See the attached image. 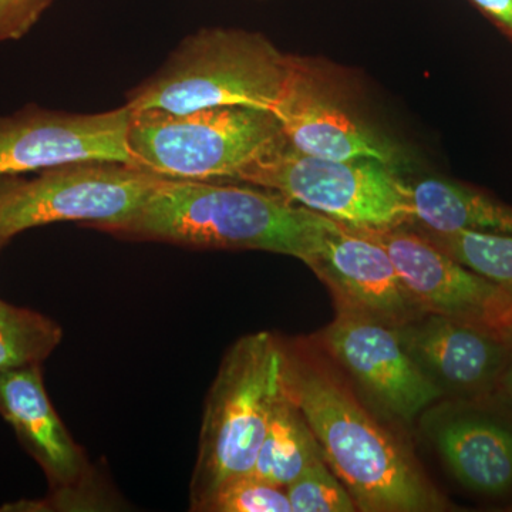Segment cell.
Wrapping results in <instances>:
<instances>
[{
	"instance_id": "277c9868",
	"label": "cell",
	"mask_w": 512,
	"mask_h": 512,
	"mask_svg": "<svg viewBox=\"0 0 512 512\" xmlns=\"http://www.w3.org/2000/svg\"><path fill=\"white\" fill-rule=\"evenodd\" d=\"M286 348L268 332L242 336L229 348L205 400L191 508L252 473L266 427L285 392Z\"/></svg>"
},
{
	"instance_id": "6da1fadb",
	"label": "cell",
	"mask_w": 512,
	"mask_h": 512,
	"mask_svg": "<svg viewBox=\"0 0 512 512\" xmlns=\"http://www.w3.org/2000/svg\"><path fill=\"white\" fill-rule=\"evenodd\" d=\"M285 384L357 510H446L447 501L424 476L412 453L329 370L286 348Z\"/></svg>"
},
{
	"instance_id": "2e32d148",
	"label": "cell",
	"mask_w": 512,
	"mask_h": 512,
	"mask_svg": "<svg viewBox=\"0 0 512 512\" xmlns=\"http://www.w3.org/2000/svg\"><path fill=\"white\" fill-rule=\"evenodd\" d=\"M413 224L437 232L474 231L512 238V205L443 177L409 183Z\"/></svg>"
},
{
	"instance_id": "ac0fdd59",
	"label": "cell",
	"mask_w": 512,
	"mask_h": 512,
	"mask_svg": "<svg viewBox=\"0 0 512 512\" xmlns=\"http://www.w3.org/2000/svg\"><path fill=\"white\" fill-rule=\"evenodd\" d=\"M62 338L55 320L0 299V372L42 365Z\"/></svg>"
},
{
	"instance_id": "9a60e30c",
	"label": "cell",
	"mask_w": 512,
	"mask_h": 512,
	"mask_svg": "<svg viewBox=\"0 0 512 512\" xmlns=\"http://www.w3.org/2000/svg\"><path fill=\"white\" fill-rule=\"evenodd\" d=\"M0 414L63 494L82 490L90 466L47 396L40 365L0 372Z\"/></svg>"
},
{
	"instance_id": "3957f363",
	"label": "cell",
	"mask_w": 512,
	"mask_h": 512,
	"mask_svg": "<svg viewBox=\"0 0 512 512\" xmlns=\"http://www.w3.org/2000/svg\"><path fill=\"white\" fill-rule=\"evenodd\" d=\"M292 55L249 30L207 28L185 37L167 62L127 97L133 111L181 114L214 107L271 111Z\"/></svg>"
},
{
	"instance_id": "e0dca14e",
	"label": "cell",
	"mask_w": 512,
	"mask_h": 512,
	"mask_svg": "<svg viewBox=\"0 0 512 512\" xmlns=\"http://www.w3.org/2000/svg\"><path fill=\"white\" fill-rule=\"evenodd\" d=\"M320 458L323 456L318 439L285 384V392L266 427L252 474L286 488Z\"/></svg>"
},
{
	"instance_id": "8992f818",
	"label": "cell",
	"mask_w": 512,
	"mask_h": 512,
	"mask_svg": "<svg viewBox=\"0 0 512 512\" xmlns=\"http://www.w3.org/2000/svg\"><path fill=\"white\" fill-rule=\"evenodd\" d=\"M238 183L284 195L289 201L359 229L413 224L409 183L375 160H328L285 143L245 170Z\"/></svg>"
},
{
	"instance_id": "9c48e42d",
	"label": "cell",
	"mask_w": 512,
	"mask_h": 512,
	"mask_svg": "<svg viewBox=\"0 0 512 512\" xmlns=\"http://www.w3.org/2000/svg\"><path fill=\"white\" fill-rule=\"evenodd\" d=\"M359 231L386 249L403 284L424 311L493 330L512 342V298L500 286L407 225Z\"/></svg>"
},
{
	"instance_id": "d6986e66",
	"label": "cell",
	"mask_w": 512,
	"mask_h": 512,
	"mask_svg": "<svg viewBox=\"0 0 512 512\" xmlns=\"http://www.w3.org/2000/svg\"><path fill=\"white\" fill-rule=\"evenodd\" d=\"M417 231L471 271L500 286L512 298V238L485 232Z\"/></svg>"
},
{
	"instance_id": "44dd1931",
	"label": "cell",
	"mask_w": 512,
	"mask_h": 512,
	"mask_svg": "<svg viewBox=\"0 0 512 512\" xmlns=\"http://www.w3.org/2000/svg\"><path fill=\"white\" fill-rule=\"evenodd\" d=\"M207 512H292L285 488L255 474L234 478L221 485L202 505Z\"/></svg>"
},
{
	"instance_id": "5b68a950",
	"label": "cell",
	"mask_w": 512,
	"mask_h": 512,
	"mask_svg": "<svg viewBox=\"0 0 512 512\" xmlns=\"http://www.w3.org/2000/svg\"><path fill=\"white\" fill-rule=\"evenodd\" d=\"M285 143L271 111L248 107L133 111L127 136L131 164L141 170L167 180L215 183H238L252 164Z\"/></svg>"
},
{
	"instance_id": "5bb4252c",
	"label": "cell",
	"mask_w": 512,
	"mask_h": 512,
	"mask_svg": "<svg viewBox=\"0 0 512 512\" xmlns=\"http://www.w3.org/2000/svg\"><path fill=\"white\" fill-rule=\"evenodd\" d=\"M473 402L431 406L421 414V427L461 485L503 495L512 490V427Z\"/></svg>"
},
{
	"instance_id": "7c38bea8",
	"label": "cell",
	"mask_w": 512,
	"mask_h": 512,
	"mask_svg": "<svg viewBox=\"0 0 512 512\" xmlns=\"http://www.w3.org/2000/svg\"><path fill=\"white\" fill-rule=\"evenodd\" d=\"M303 264L328 286L338 312L394 328L427 313L403 284L386 249L349 225L330 220Z\"/></svg>"
},
{
	"instance_id": "4fadbf2b",
	"label": "cell",
	"mask_w": 512,
	"mask_h": 512,
	"mask_svg": "<svg viewBox=\"0 0 512 512\" xmlns=\"http://www.w3.org/2000/svg\"><path fill=\"white\" fill-rule=\"evenodd\" d=\"M396 330L421 372L453 399L477 400L490 393L510 357V339L439 313H424Z\"/></svg>"
},
{
	"instance_id": "8fae6325",
	"label": "cell",
	"mask_w": 512,
	"mask_h": 512,
	"mask_svg": "<svg viewBox=\"0 0 512 512\" xmlns=\"http://www.w3.org/2000/svg\"><path fill=\"white\" fill-rule=\"evenodd\" d=\"M322 339L367 397L402 423H413L444 397L404 348L394 326L338 312Z\"/></svg>"
},
{
	"instance_id": "ba28073f",
	"label": "cell",
	"mask_w": 512,
	"mask_h": 512,
	"mask_svg": "<svg viewBox=\"0 0 512 512\" xmlns=\"http://www.w3.org/2000/svg\"><path fill=\"white\" fill-rule=\"evenodd\" d=\"M272 114L286 143L328 160H375L399 171L404 151L360 106L340 67L313 57L292 56L284 90Z\"/></svg>"
},
{
	"instance_id": "7402d4cb",
	"label": "cell",
	"mask_w": 512,
	"mask_h": 512,
	"mask_svg": "<svg viewBox=\"0 0 512 512\" xmlns=\"http://www.w3.org/2000/svg\"><path fill=\"white\" fill-rule=\"evenodd\" d=\"M53 0H0V43L28 35Z\"/></svg>"
},
{
	"instance_id": "7a4b0ae2",
	"label": "cell",
	"mask_w": 512,
	"mask_h": 512,
	"mask_svg": "<svg viewBox=\"0 0 512 512\" xmlns=\"http://www.w3.org/2000/svg\"><path fill=\"white\" fill-rule=\"evenodd\" d=\"M330 218L266 188L163 178L109 234L184 247L256 249L305 262Z\"/></svg>"
},
{
	"instance_id": "52a82bcc",
	"label": "cell",
	"mask_w": 512,
	"mask_h": 512,
	"mask_svg": "<svg viewBox=\"0 0 512 512\" xmlns=\"http://www.w3.org/2000/svg\"><path fill=\"white\" fill-rule=\"evenodd\" d=\"M163 178L119 161H83L0 178V249L26 229L83 222L113 231L143 207Z\"/></svg>"
},
{
	"instance_id": "603a6c76",
	"label": "cell",
	"mask_w": 512,
	"mask_h": 512,
	"mask_svg": "<svg viewBox=\"0 0 512 512\" xmlns=\"http://www.w3.org/2000/svg\"><path fill=\"white\" fill-rule=\"evenodd\" d=\"M498 29L512 39V0H470Z\"/></svg>"
},
{
	"instance_id": "cb8c5ba5",
	"label": "cell",
	"mask_w": 512,
	"mask_h": 512,
	"mask_svg": "<svg viewBox=\"0 0 512 512\" xmlns=\"http://www.w3.org/2000/svg\"><path fill=\"white\" fill-rule=\"evenodd\" d=\"M501 380H503L505 389H507L508 393H510L512 396V346L510 357H508L507 366H505V370L503 373V377H501Z\"/></svg>"
},
{
	"instance_id": "30bf717a",
	"label": "cell",
	"mask_w": 512,
	"mask_h": 512,
	"mask_svg": "<svg viewBox=\"0 0 512 512\" xmlns=\"http://www.w3.org/2000/svg\"><path fill=\"white\" fill-rule=\"evenodd\" d=\"M130 107L96 114L29 106L0 116V178L39 173L83 161L131 164Z\"/></svg>"
},
{
	"instance_id": "ffe728a7",
	"label": "cell",
	"mask_w": 512,
	"mask_h": 512,
	"mask_svg": "<svg viewBox=\"0 0 512 512\" xmlns=\"http://www.w3.org/2000/svg\"><path fill=\"white\" fill-rule=\"evenodd\" d=\"M285 490L292 512L357 511L352 495L330 470L325 458L306 468Z\"/></svg>"
}]
</instances>
